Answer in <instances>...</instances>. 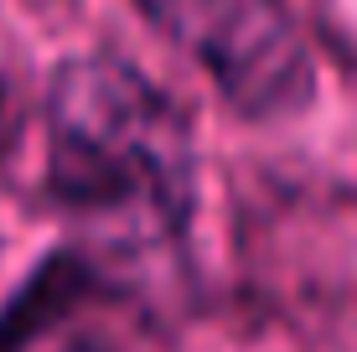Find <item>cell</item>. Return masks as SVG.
<instances>
[{
	"mask_svg": "<svg viewBox=\"0 0 357 352\" xmlns=\"http://www.w3.org/2000/svg\"><path fill=\"white\" fill-rule=\"evenodd\" d=\"M47 181L89 217L176 228L192 202L187 119L125 57H73L47 89Z\"/></svg>",
	"mask_w": 357,
	"mask_h": 352,
	"instance_id": "obj_1",
	"label": "cell"
},
{
	"mask_svg": "<svg viewBox=\"0 0 357 352\" xmlns=\"http://www.w3.org/2000/svg\"><path fill=\"white\" fill-rule=\"evenodd\" d=\"M238 114H280L311 93V52L285 0H135Z\"/></svg>",
	"mask_w": 357,
	"mask_h": 352,
	"instance_id": "obj_2",
	"label": "cell"
}]
</instances>
